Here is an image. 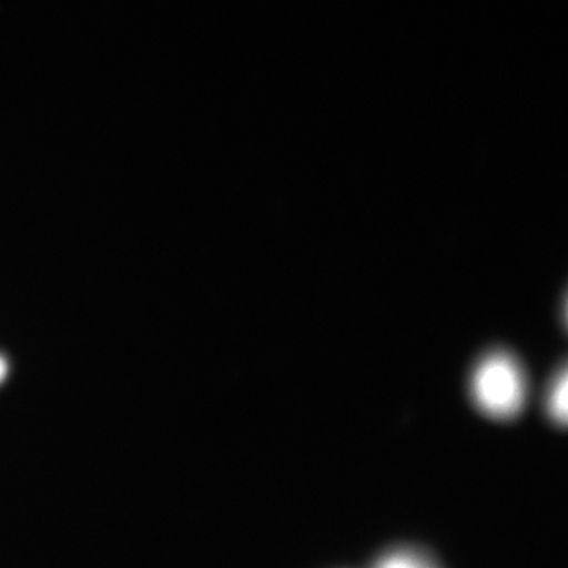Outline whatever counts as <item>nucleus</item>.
I'll return each mask as SVG.
<instances>
[{"instance_id": "obj_3", "label": "nucleus", "mask_w": 568, "mask_h": 568, "mask_svg": "<svg viewBox=\"0 0 568 568\" xmlns=\"http://www.w3.org/2000/svg\"><path fill=\"white\" fill-rule=\"evenodd\" d=\"M373 568H439L424 552L417 549H394L377 560Z\"/></svg>"}, {"instance_id": "obj_2", "label": "nucleus", "mask_w": 568, "mask_h": 568, "mask_svg": "<svg viewBox=\"0 0 568 568\" xmlns=\"http://www.w3.org/2000/svg\"><path fill=\"white\" fill-rule=\"evenodd\" d=\"M567 368L562 365L549 383L545 398L548 417L560 426L567 420Z\"/></svg>"}, {"instance_id": "obj_4", "label": "nucleus", "mask_w": 568, "mask_h": 568, "mask_svg": "<svg viewBox=\"0 0 568 568\" xmlns=\"http://www.w3.org/2000/svg\"><path fill=\"white\" fill-rule=\"evenodd\" d=\"M7 369H9V364H7L6 357L0 355V381L3 379L7 375Z\"/></svg>"}, {"instance_id": "obj_1", "label": "nucleus", "mask_w": 568, "mask_h": 568, "mask_svg": "<svg viewBox=\"0 0 568 568\" xmlns=\"http://www.w3.org/2000/svg\"><path fill=\"white\" fill-rule=\"evenodd\" d=\"M469 395L481 414L517 417L528 398V377L515 355L495 351L477 362L469 377Z\"/></svg>"}]
</instances>
